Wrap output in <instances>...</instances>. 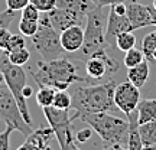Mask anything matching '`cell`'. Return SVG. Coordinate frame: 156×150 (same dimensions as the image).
I'll use <instances>...</instances> for the list:
<instances>
[{"label": "cell", "instance_id": "6da1fadb", "mask_svg": "<svg viewBox=\"0 0 156 150\" xmlns=\"http://www.w3.org/2000/svg\"><path fill=\"white\" fill-rule=\"evenodd\" d=\"M117 84L113 79L107 82L87 85V87H77L73 92V103L71 108L75 110L73 118H80L85 114L93 113H108L116 110L114 104V89Z\"/></svg>", "mask_w": 156, "mask_h": 150}, {"label": "cell", "instance_id": "7a4b0ae2", "mask_svg": "<svg viewBox=\"0 0 156 150\" xmlns=\"http://www.w3.org/2000/svg\"><path fill=\"white\" fill-rule=\"evenodd\" d=\"M30 74L38 87H48L55 91L68 89L74 82L88 81V78L80 77L75 65L62 56L54 61H39L36 64V69H30Z\"/></svg>", "mask_w": 156, "mask_h": 150}, {"label": "cell", "instance_id": "3957f363", "mask_svg": "<svg viewBox=\"0 0 156 150\" xmlns=\"http://www.w3.org/2000/svg\"><path fill=\"white\" fill-rule=\"evenodd\" d=\"M80 120L87 123L104 143L122 145L127 147L129 141V120L112 116L108 113H93L81 116Z\"/></svg>", "mask_w": 156, "mask_h": 150}, {"label": "cell", "instance_id": "277c9868", "mask_svg": "<svg viewBox=\"0 0 156 150\" xmlns=\"http://www.w3.org/2000/svg\"><path fill=\"white\" fill-rule=\"evenodd\" d=\"M106 26L107 17L103 12V7L94 6L87 13L85 29H84V44L81 46V56L87 59L95 52L106 51L108 44L106 40Z\"/></svg>", "mask_w": 156, "mask_h": 150}, {"label": "cell", "instance_id": "5b68a950", "mask_svg": "<svg viewBox=\"0 0 156 150\" xmlns=\"http://www.w3.org/2000/svg\"><path fill=\"white\" fill-rule=\"evenodd\" d=\"M38 23V30L32 36V45L35 49L44 58V61H54L61 58L65 51L61 45L59 32L52 26L48 13H41Z\"/></svg>", "mask_w": 156, "mask_h": 150}, {"label": "cell", "instance_id": "8992f818", "mask_svg": "<svg viewBox=\"0 0 156 150\" xmlns=\"http://www.w3.org/2000/svg\"><path fill=\"white\" fill-rule=\"evenodd\" d=\"M0 71L5 75V82L7 85L9 91L12 92V95L15 97L19 110L22 113V117L25 118V121L32 126V117L29 114V108L26 104V98L23 97L22 91L26 85V72L22 67L19 65H13L9 61L7 52L3 51L0 54Z\"/></svg>", "mask_w": 156, "mask_h": 150}, {"label": "cell", "instance_id": "52a82bcc", "mask_svg": "<svg viewBox=\"0 0 156 150\" xmlns=\"http://www.w3.org/2000/svg\"><path fill=\"white\" fill-rule=\"evenodd\" d=\"M0 118L7 126L13 127V130H17L19 133H22L25 137L34 131L32 126L28 124L22 117L19 106H17L15 97L9 91L6 82L0 84Z\"/></svg>", "mask_w": 156, "mask_h": 150}, {"label": "cell", "instance_id": "ba28073f", "mask_svg": "<svg viewBox=\"0 0 156 150\" xmlns=\"http://www.w3.org/2000/svg\"><path fill=\"white\" fill-rule=\"evenodd\" d=\"M119 71V64L107 55L106 51L95 52L85 59V74L88 81H103Z\"/></svg>", "mask_w": 156, "mask_h": 150}, {"label": "cell", "instance_id": "9c48e42d", "mask_svg": "<svg viewBox=\"0 0 156 150\" xmlns=\"http://www.w3.org/2000/svg\"><path fill=\"white\" fill-rule=\"evenodd\" d=\"M44 114L49 123V127H52L54 133H55L59 147H62L67 143L68 139L74 137L73 127H71V124L74 121L73 116L68 114V110H59V108H55L54 106L44 107Z\"/></svg>", "mask_w": 156, "mask_h": 150}, {"label": "cell", "instance_id": "30bf717a", "mask_svg": "<svg viewBox=\"0 0 156 150\" xmlns=\"http://www.w3.org/2000/svg\"><path fill=\"white\" fill-rule=\"evenodd\" d=\"M140 103V88L130 82L124 81L116 85L114 89V104L122 113L130 116V113L137 110Z\"/></svg>", "mask_w": 156, "mask_h": 150}, {"label": "cell", "instance_id": "8fae6325", "mask_svg": "<svg viewBox=\"0 0 156 150\" xmlns=\"http://www.w3.org/2000/svg\"><path fill=\"white\" fill-rule=\"evenodd\" d=\"M126 7H127L126 16H127L133 30L142 29V28H147V26H153L147 6L139 3L137 0H130V2L126 3Z\"/></svg>", "mask_w": 156, "mask_h": 150}, {"label": "cell", "instance_id": "7c38bea8", "mask_svg": "<svg viewBox=\"0 0 156 150\" xmlns=\"http://www.w3.org/2000/svg\"><path fill=\"white\" fill-rule=\"evenodd\" d=\"M54 130L52 127H39L32 133L26 136V140L17 150H52L51 149V140L54 139Z\"/></svg>", "mask_w": 156, "mask_h": 150}, {"label": "cell", "instance_id": "4fadbf2b", "mask_svg": "<svg viewBox=\"0 0 156 150\" xmlns=\"http://www.w3.org/2000/svg\"><path fill=\"white\" fill-rule=\"evenodd\" d=\"M133 30L132 25L129 22L127 16H120L116 12L110 9L108 16H107V26H106V40L108 46H116V38L117 35L123 33V32H129Z\"/></svg>", "mask_w": 156, "mask_h": 150}, {"label": "cell", "instance_id": "5bb4252c", "mask_svg": "<svg viewBox=\"0 0 156 150\" xmlns=\"http://www.w3.org/2000/svg\"><path fill=\"white\" fill-rule=\"evenodd\" d=\"M48 16H49L52 26L59 33L62 30H65L67 28H69V26H74V25H80V26L85 25V20L80 19L69 10H65V9H61V7H55L51 12H48Z\"/></svg>", "mask_w": 156, "mask_h": 150}, {"label": "cell", "instance_id": "9a60e30c", "mask_svg": "<svg viewBox=\"0 0 156 150\" xmlns=\"http://www.w3.org/2000/svg\"><path fill=\"white\" fill-rule=\"evenodd\" d=\"M59 38L65 52H78L84 44V29L80 25L69 26L59 33Z\"/></svg>", "mask_w": 156, "mask_h": 150}, {"label": "cell", "instance_id": "2e32d148", "mask_svg": "<svg viewBox=\"0 0 156 150\" xmlns=\"http://www.w3.org/2000/svg\"><path fill=\"white\" fill-rule=\"evenodd\" d=\"M94 6L91 0H56V7L69 10L83 20H87V13Z\"/></svg>", "mask_w": 156, "mask_h": 150}, {"label": "cell", "instance_id": "e0dca14e", "mask_svg": "<svg viewBox=\"0 0 156 150\" xmlns=\"http://www.w3.org/2000/svg\"><path fill=\"white\" fill-rule=\"evenodd\" d=\"M129 120V141L127 150H145V145L142 141L139 133V121H137V110L127 116Z\"/></svg>", "mask_w": 156, "mask_h": 150}, {"label": "cell", "instance_id": "ac0fdd59", "mask_svg": "<svg viewBox=\"0 0 156 150\" xmlns=\"http://www.w3.org/2000/svg\"><path fill=\"white\" fill-rule=\"evenodd\" d=\"M149 78V61L145 59L139 65L127 68V81L136 85L137 88H142Z\"/></svg>", "mask_w": 156, "mask_h": 150}, {"label": "cell", "instance_id": "d6986e66", "mask_svg": "<svg viewBox=\"0 0 156 150\" xmlns=\"http://www.w3.org/2000/svg\"><path fill=\"white\" fill-rule=\"evenodd\" d=\"M156 118V98L140 100L137 106V121L139 124L152 121Z\"/></svg>", "mask_w": 156, "mask_h": 150}, {"label": "cell", "instance_id": "ffe728a7", "mask_svg": "<svg viewBox=\"0 0 156 150\" xmlns=\"http://www.w3.org/2000/svg\"><path fill=\"white\" fill-rule=\"evenodd\" d=\"M139 133L145 146L156 143V118L152 121L139 124Z\"/></svg>", "mask_w": 156, "mask_h": 150}, {"label": "cell", "instance_id": "44dd1931", "mask_svg": "<svg viewBox=\"0 0 156 150\" xmlns=\"http://www.w3.org/2000/svg\"><path fill=\"white\" fill-rule=\"evenodd\" d=\"M134 45H136V36H134L133 30L123 32V33L117 35V38H116V48L119 51L127 52L129 49L134 48Z\"/></svg>", "mask_w": 156, "mask_h": 150}, {"label": "cell", "instance_id": "7402d4cb", "mask_svg": "<svg viewBox=\"0 0 156 150\" xmlns=\"http://www.w3.org/2000/svg\"><path fill=\"white\" fill-rule=\"evenodd\" d=\"M146 59L145 54H143V51L142 49H137V48H132V49H129L127 52H124V67L126 68H132V67H136V65H139L140 62H143Z\"/></svg>", "mask_w": 156, "mask_h": 150}, {"label": "cell", "instance_id": "603a6c76", "mask_svg": "<svg viewBox=\"0 0 156 150\" xmlns=\"http://www.w3.org/2000/svg\"><path fill=\"white\" fill-rule=\"evenodd\" d=\"M156 49V30L147 33L142 40V51L145 54L146 59L149 62H153V52Z\"/></svg>", "mask_w": 156, "mask_h": 150}, {"label": "cell", "instance_id": "cb8c5ba5", "mask_svg": "<svg viewBox=\"0 0 156 150\" xmlns=\"http://www.w3.org/2000/svg\"><path fill=\"white\" fill-rule=\"evenodd\" d=\"M54 97H55V89L48 88V87H39L38 92H36V103L38 106L44 107H51L54 103Z\"/></svg>", "mask_w": 156, "mask_h": 150}, {"label": "cell", "instance_id": "d4e9b609", "mask_svg": "<svg viewBox=\"0 0 156 150\" xmlns=\"http://www.w3.org/2000/svg\"><path fill=\"white\" fill-rule=\"evenodd\" d=\"M71 103H73V97L67 89H59L55 91V97H54V103L52 106L59 110H69L71 108Z\"/></svg>", "mask_w": 156, "mask_h": 150}, {"label": "cell", "instance_id": "484cf974", "mask_svg": "<svg viewBox=\"0 0 156 150\" xmlns=\"http://www.w3.org/2000/svg\"><path fill=\"white\" fill-rule=\"evenodd\" d=\"M6 52H7V51H6ZM7 56H9V61H10L13 65L23 67L25 64H28L29 58H30V52H29L26 48H22V49L7 52Z\"/></svg>", "mask_w": 156, "mask_h": 150}, {"label": "cell", "instance_id": "4316f807", "mask_svg": "<svg viewBox=\"0 0 156 150\" xmlns=\"http://www.w3.org/2000/svg\"><path fill=\"white\" fill-rule=\"evenodd\" d=\"M39 23L38 22H32V20H26V19H20L19 22V30L23 36H34L38 30Z\"/></svg>", "mask_w": 156, "mask_h": 150}, {"label": "cell", "instance_id": "83f0119b", "mask_svg": "<svg viewBox=\"0 0 156 150\" xmlns=\"http://www.w3.org/2000/svg\"><path fill=\"white\" fill-rule=\"evenodd\" d=\"M39 17H41V12L35 7L32 3L26 5L22 9V19H26V20H32V22H38Z\"/></svg>", "mask_w": 156, "mask_h": 150}, {"label": "cell", "instance_id": "f1b7e54d", "mask_svg": "<svg viewBox=\"0 0 156 150\" xmlns=\"http://www.w3.org/2000/svg\"><path fill=\"white\" fill-rule=\"evenodd\" d=\"M30 3L38 9L41 13H48L56 7V0H30Z\"/></svg>", "mask_w": 156, "mask_h": 150}, {"label": "cell", "instance_id": "f546056e", "mask_svg": "<svg viewBox=\"0 0 156 150\" xmlns=\"http://www.w3.org/2000/svg\"><path fill=\"white\" fill-rule=\"evenodd\" d=\"M16 19V12L6 9L5 12H0V28H9L10 23Z\"/></svg>", "mask_w": 156, "mask_h": 150}, {"label": "cell", "instance_id": "4dcf8cb0", "mask_svg": "<svg viewBox=\"0 0 156 150\" xmlns=\"http://www.w3.org/2000/svg\"><path fill=\"white\" fill-rule=\"evenodd\" d=\"M25 48V39H23V35H12L10 40H9V45H7V52H12V51H17Z\"/></svg>", "mask_w": 156, "mask_h": 150}, {"label": "cell", "instance_id": "1f68e13d", "mask_svg": "<svg viewBox=\"0 0 156 150\" xmlns=\"http://www.w3.org/2000/svg\"><path fill=\"white\" fill-rule=\"evenodd\" d=\"M13 131V127L7 126L5 131L0 133V150H9L10 149V134Z\"/></svg>", "mask_w": 156, "mask_h": 150}, {"label": "cell", "instance_id": "d6a6232c", "mask_svg": "<svg viewBox=\"0 0 156 150\" xmlns=\"http://www.w3.org/2000/svg\"><path fill=\"white\" fill-rule=\"evenodd\" d=\"M12 32L7 28H0V49L6 51L7 49V45H9V40L12 38Z\"/></svg>", "mask_w": 156, "mask_h": 150}, {"label": "cell", "instance_id": "836d02e7", "mask_svg": "<svg viewBox=\"0 0 156 150\" xmlns=\"http://www.w3.org/2000/svg\"><path fill=\"white\" fill-rule=\"evenodd\" d=\"M30 3V0H6V5H7V9L10 10H22L26 5Z\"/></svg>", "mask_w": 156, "mask_h": 150}, {"label": "cell", "instance_id": "e575fe53", "mask_svg": "<svg viewBox=\"0 0 156 150\" xmlns=\"http://www.w3.org/2000/svg\"><path fill=\"white\" fill-rule=\"evenodd\" d=\"M91 136H93V128H83V130H80L75 136V141L78 143H85V141H88L91 139Z\"/></svg>", "mask_w": 156, "mask_h": 150}, {"label": "cell", "instance_id": "d590c367", "mask_svg": "<svg viewBox=\"0 0 156 150\" xmlns=\"http://www.w3.org/2000/svg\"><path fill=\"white\" fill-rule=\"evenodd\" d=\"M91 2L98 7H106V6H113L116 3H127L130 0H91Z\"/></svg>", "mask_w": 156, "mask_h": 150}, {"label": "cell", "instance_id": "8d00e7d4", "mask_svg": "<svg viewBox=\"0 0 156 150\" xmlns=\"http://www.w3.org/2000/svg\"><path fill=\"white\" fill-rule=\"evenodd\" d=\"M103 150H127V147H126V146H122V145H110V143H104Z\"/></svg>", "mask_w": 156, "mask_h": 150}, {"label": "cell", "instance_id": "74e56055", "mask_svg": "<svg viewBox=\"0 0 156 150\" xmlns=\"http://www.w3.org/2000/svg\"><path fill=\"white\" fill-rule=\"evenodd\" d=\"M22 94H23V97H25V98H29V97H32V95H34V89L30 88L29 85H25Z\"/></svg>", "mask_w": 156, "mask_h": 150}, {"label": "cell", "instance_id": "f35d334b", "mask_svg": "<svg viewBox=\"0 0 156 150\" xmlns=\"http://www.w3.org/2000/svg\"><path fill=\"white\" fill-rule=\"evenodd\" d=\"M147 9H149V13H151V17H152V23H153V26H156V9L153 6H147Z\"/></svg>", "mask_w": 156, "mask_h": 150}, {"label": "cell", "instance_id": "ab89813d", "mask_svg": "<svg viewBox=\"0 0 156 150\" xmlns=\"http://www.w3.org/2000/svg\"><path fill=\"white\" fill-rule=\"evenodd\" d=\"M145 150H156V143H153V145H147V146H145Z\"/></svg>", "mask_w": 156, "mask_h": 150}, {"label": "cell", "instance_id": "60d3db41", "mask_svg": "<svg viewBox=\"0 0 156 150\" xmlns=\"http://www.w3.org/2000/svg\"><path fill=\"white\" fill-rule=\"evenodd\" d=\"M153 61H156V49H155V52H153Z\"/></svg>", "mask_w": 156, "mask_h": 150}, {"label": "cell", "instance_id": "b9f144b4", "mask_svg": "<svg viewBox=\"0 0 156 150\" xmlns=\"http://www.w3.org/2000/svg\"><path fill=\"white\" fill-rule=\"evenodd\" d=\"M152 6H153V7L156 9V0H153V5H152Z\"/></svg>", "mask_w": 156, "mask_h": 150}]
</instances>
